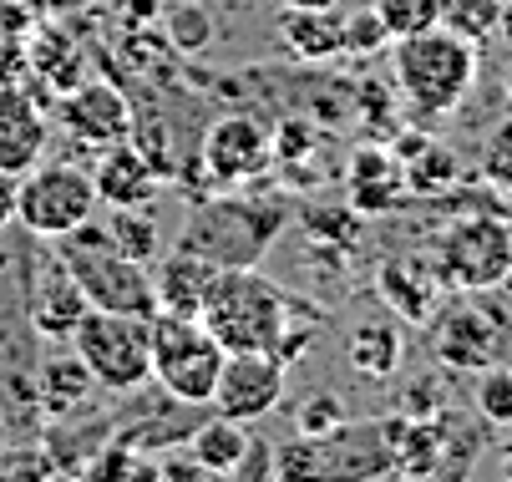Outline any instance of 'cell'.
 <instances>
[{"label":"cell","mask_w":512,"mask_h":482,"mask_svg":"<svg viewBox=\"0 0 512 482\" xmlns=\"http://www.w3.org/2000/svg\"><path fill=\"white\" fill-rule=\"evenodd\" d=\"M391 77H396L401 102L421 122H442L467 102V92L477 82V46L447 26L396 36L391 41Z\"/></svg>","instance_id":"1"},{"label":"cell","mask_w":512,"mask_h":482,"mask_svg":"<svg viewBox=\"0 0 512 482\" xmlns=\"http://www.w3.org/2000/svg\"><path fill=\"white\" fill-rule=\"evenodd\" d=\"M289 209L279 203V193L269 198H249V193H224L218 198H198L193 214L178 234V249L213 259L218 269H249L269 254V244L284 234Z\"/></svg>","instance_id":"2"},{"label":"cell","mask_w":512,"mask_h":482,"mask_svg":"<svg viewBox=\"0 0 512 482\" xmlns=\"http://www.w3.org/2000/svg\"><path fill=\"white\" fill-rule=\"evenodd\" d=\"M300 310L305 305L295 295L279 290L269 274H259V264H249V269H224L218 274V285H213V295H208L198 320L218 335L224 351H269L274 356Z\"/></svg>","instance_id":"3"},{"label":"cell","mask_w":512,"mask_h":482,"mask_svg":"<svg viewBox=\"0 0 512 482\" xmlns=\"http://www.w3.org/2000/svg\"><path fill=\"white\" fill-rule=\"evenodd\" d=\"M56 254L66 259V269L77 274V285L87 295L92 310H117V315H142V320H153L158 315V290H153V264H137L127 259L107 224H82V229H71L61 239H51Z\"/></svg>","instance_id":"4"},{"label":"cell","mask_w":512,"mask_h":482,"mask_svg":"<svg viewBox=\"0 0 512 482\" xmlns=\"http://www.w3.org/2000/svg\"><path fill=\"white\" fill-rule=\"evenodd\" d=\"M148 356H153V381L188 406H208L218 371H224V346L198 315H173L158 310L148 320Z\"/></svg>","instance_id":"5"},{"label":"cell","mask_w":512,"mask_h":482,"mask_svg":"<svg viewBox=\"0 0 512 482\" xmlns=\"http://www.w3.org/2000/svg\"><path fill=\"white\" fill-rule=\"evenodd\" d=\"M92 371L102 391H142L153 381V356H148V320L142 315H117V310H87L82 325L66 340Z\"/></svg>","instance_id":"6"},{"label":"cell","mask_w":512,"mask_h":482,"mask_svg":"<svg viewBox=\"0 0 512 482\" xmlns=\"http://www.w3.org/2000/svg\"><path fill=\"white\" fill-rule=\"evenodd\" d=\"M97 214V183L87 163L71 158H41L31 173H21V198H16V224L31 239H61L82 229Z\"/></svg>","instance_id":"7"},{"label":"cell","mask_w":512,"mask_h":482,"mask_svg":"<svg viewBox=\"0 0 512 482\" xmlns=\"http://www.w3.org/2000/svg\"><path fill=\"white\" fill-rule=\"evenodd\" d=\"M431 269H436L442 285L472 290V295L507 285V274H512V224L492 219V214L457 219L442 239H436Z\"/></svg>","instance_id":"8"},{"label":"cell","mask_w":512,"mask_h":482,"mask_svg":"<svg viewBox=\"0 0 512 482\" xmlns=\"http://www.w3.org/2000/svg\"><path fill=\"white\" fill-rule=\"evenodd\" d=\"M274 163V132L254 112H224L198 137V173L208 188H239Z\"/></svg>","instance_id":"9"},{"label":"cell","mask_w":512,"mask_h":482,"mask_svg":"<svg viewBox=\"0 0 512 482\" xmlns=\"http://www.w3.org/2000/svg\"><path fill=\"white\" fill-rule=\"evenodd\" d=\"M26 315L36 325L41 340H51V346H66L71 330L82 325V315L92 310L82 285H77V274L66 269V259L56 254L51 239H41V249L26 244Z\"/></svg>","instance_id":"10"},{"label":"cell","mask_w":512,"mask_h":482,"mask_svg":"<svg viewBox=\"0 0 512 482\" xmlns=\"http://www.w3.org/2000/svg\"><path fill=\"white\" fill-rule=\"evenodd\" d=\"M284 381H289V366L279 356H269V351H229L208 406L218 411V417L259 422V417H269V411H279Z\"/></svg>","instance_id":"11"},{"label":"cell","mask_w":512,"mask_h":482,"mask_svg":"<svg viewBox=\"0 0 512 482\" xmlns=\"http://www.w3.org/2000/svg\"><path fill=\"white\" fill-rule=\"evenodd\" d=\"M132 117H137L132 97L117 82H107V77H87V82H77L71 92L56 97V122L66 127L71 143H82L92 153L132 137Z\"/></svg>","instance_id":"12"},{"label":"cell","mask_w":512,"mask_h":482,"mask_svg":"<svg viewBox=\"0 0 512 482\" xmlns=\"http://www.w3.org/2000/svg\"><path fill=\"white\" fill-rule=\"evenodd\" d=\"M51 148V117H46V102L21 87V82H6L0 87V168L6 173H31Z\"/></svg>","instance_id":"13"},{"label":"cell","mask_w":512,"mask_h":482,"mask_svg":"<svg viewBox=\"0 0 512 482\" xmlns=\"http://www.w3.org/2000/svg\"><path fill=\"white\" fill-rule=\"evenodd\" d=\"M345 198L355 214H391L411 198V183H406V168L396 158V148L386 143H371V148H355L350 163H345Z\"/></svg>","instance_id":"14"},{"label":"cell","mask_w":512,"mask_h":482,"mask_svg":"<svg viewBox=\"0 0 512 482\" xmlns=\"http://www.w3.org/2000/svg\"><path fill=\"white\" fill-rule=\"evenodd\" d=\"M92 183H97V203H107V209H148V203L158 198L163 178L148 158H142V148L132 143V137H122V143L97 148Z\"/></svg>","instance_id":"15"},{"label":"cell","mask_w":512,"mask_h":482,"mask_svg":"<svg viewBox=\"0 0 512 482\" xmlns=\"http://www.w3.org/2000/svg\"><path fill=\"white\" fill-rule=\"evenodd\" d=\"M92 371L77 351H41L36 361V406H41V422H71L82 417V411L92 406Z\"/></svg>","instance_id":"16"},{"label":"cell","mask_w":512,"mask_h":482,"mask_svg":"<svg viewBox=\"0 0 512 482\" xmlns=\"http://www.w3.org/2000/svg\"><path fill=\"white\" fill-rule=\"evenodd\" d=\"M26 77L46 82V97H61L77 82H87V51L77 46V36H66L61 21H36L26 31Z\"/></svg>","instance_id":"17"},{"label":"cell","mask_w":512,"mask_h":482,"mask_svg":"<svg viewBox=\"0 0 512 482\" xmlns=\"http://www.w3.org/2000/svg\"><path fill=\"white\" fill-rule=\"evenodd\" d=\"M376 477L391 472V442L386 422H345L340 432L320 437V477Z\"/></svg>","instance_id":"18"},{"label":"cell","mask_w":512,"mask_h":482,"mask_svg":"<svg viewBox=\"0 0 512 482\" xmlns=\"http://www.w3.org/2000/svg\"><path fill=\"white\" fill-rule=\"evenodd\" d=\"M218 269L213 259L203 254H188V249H173L168 259H158L153 269V290H158V310H173V315H203L213 285H218Z\"/></svg>","instance_id":"19"},{"label":"cell","mask_w":512,"mask_h":482,"mask_svg":"<svg viewBox=\"0 0 512 482\" xmlns=\"http://www.w3.org/2000/svg\"><path fill=\"white\" fill-rule=\"evenodd\" d=\"M406 361V335L396 320H355L345 335V366L365 381H391Z\"/></svg>","instance_id":"20"},{"label":"cell","mask_w":512,"mask_h":482,"mask_svg":"<svg viewBox=\"0 0 512 482\" xmlns=\"http://www.w3.org/2000/svg\"><path fill=\"white\" fill-rule=\"evenodd\" d=\"M249 447H254L249 422L218 417V411H213V417H203V422L188 432V452H193V462H198L208 477H239Z\"/></svg>","instance_id":"21"},{"label":"cell","mask_w":512,"mask_h":482,"mask_svg":"<svg viewBox=\"0 0 512 482\" xmlns=\"http://www.w3.org/2000/svg\"><path fill=\"white\" fill-rule=\"evenodd\" d=\"M436 356L447 366H462V371L492 366V356H497L492 320H482L477 310H447L442 325H436Z\"/></svg>","instance_id":"22"},{"label":"cell","mask_w":512,"mask_h":482,"mask_svg":"<svg viewBox=\"0 0 512 482\" xmlns=\"http://www.w3.org/2000/svg\"><path fill=\"white\" fill-rule=\"evenodd\" d=\"M279 41H284L289 56H300V61L345 56V16H335V6H330V11H289V6H284Z\"/></svg>","instance_id":"23"},{"label":"cell","mask_w":512,"mask_h":482,"mask_svg":"<svg viewBox=\"0 0 512 482\" xmlns=\"http://www.w3.org/2000/svg\"><path fill=\"white\" fill-rule=\"evenodd\" d=\"M436 269H426V264H406V259H391V264H381V274H376V290H381V300L401 315V320H411V325H421V320H431V310H436Z\"/></svg>","instance_id":"24"},{"label":"cell","mask_w":512,"mask_h":482,"mask_svg":"<svg viewBox=\"0 0 512 482\" xmlns=\"http://www.w3.org/2000/svg\"><path fill=\"white\" fill-rule=\"evenodd\" d=\"M396 158H401V168H406V183H411V193H447L452 183H457V153L452 148H442L436 137H396Z\"/></svg>","instance_id":"25"},{"label":"cell","mask_w":512,"mask_h":482,"mask_svg":"<svg viewBox=\"0 0 512 482\" xmlns=\"http://www.w3.org/2000/svg\"><path fill=\"white\" fill-rule=\"evenodd\" d=\"M107 234H112V244H117L127 259H137V264H158V254H163V224H158L148 209H112Z\"/></svg>","instance_id":"26"},{"label":"cell","mask_w":512,"mask_h":482,"mask_svg":"<svg viewBox=\"0 0 512 482\" xmlns=\"http://www.w3.org/2000/svg\"><path fill=\"white\" fill-rule=\"evenodd\" d=\"M163 41H168L173 51H183V56L208 51V41H213V16H208V6H198V0L168 6V11H163Z\"/></svg>","instance_id":"27"},{"label":"cell","mask_w":512,"mask_h":482,"mask_svg":"<svg viewBox=\"0 0 512 482\" xmlns=\"http://www.w3.org/2000/svg\"><path fill=\"white\" fill-rule=\"evenodd\" d=\"M442 26L467 36L472 46H482L492 31H502L497 21V0H442Z\"/></svg>","instance_id":"28"},{"label":"cell","mask_w":512,"mask_h":482,"mask_svg":"<svg viewBox=\"0 0 512 482\" xmlns=\"http://www.w3.org/2000/svg\"><path fill=\"white\" fill-rule=\"evenodd\" d=\"M371 6L386 21L391 41L396 36H416L426 26H442V0H371Z\"/></svg>","instance_id":"29"},{"label":"cell","mask_w":512,"mask_h":482,"mask_svg":"<svg viewBox=\"0 0 512 482\" xmlns=\"http://www.w3.org/2000/svg\"><path fill=\"white\" fill-rule=\"evenodd\" d=\"M477 417L492 427H512V366H482L477 376Z\"/></svg>","instance_id":"30"},{"label":"cell","mask_w":512,"mask_h":482,"mask_svg":"<svg viewBox=\"0 0 512 482\" xmlns=\"http://www.w3.org/2000/svg\"><path fill=\"white\" fill-rule=\"evenodd\" d=\"M350 417H345V406H340V396L335 391H315V396H305L300 406H295V432L300 437H330V432H340Z\"/></svg>","instance_id":"31"},{"label":"cell","mask_w":512,"mask_h":482,"mask_svg":"<svg viewBox=\"0 0 512 482\" xmlns=\"http://www.w3.org/2000/svg\"><path fill=\"white\" fill-rule=\"evenodd\" d=\"M386 46H391V31H386V21L376 16V6L345 16V56H376V51H386Z\"/></svg>","instance_id":"32"},{"label":"cell","mask_w":512,"mask_h":482,"mask_svg":"<svg viewBox=\"0 0 512 482\" xmlns=\"http://www.w3.org/2000/svg\"><path fill=\"white\" fill-rule=\"evenodd\" d=\"M269 472H284V477H320V442L295 432V442H284L279 452H269Z\"/></svg>","instance_id":"33"},{"label":"cell","mask_w":512,"mask_h":482,"mask_svg":"<svg viewBox=\"0 0 512 482\" xmlns=\"http://www.w3.org/2000/svg\"><path fill=\"white\" fill-rule=\"evenodd\" d=\"M482 173H487L497 188L512 193V122H502V127L492 132V143H487V153H482Z\"/></svg>","instance_id":"34"},{"label":"cell","mask_w":512,"mask_h":482,"mask_svg":"<svg viewBox=\"0 0 512 482\" xmlns=\"http://www.w3.org/2000/svg\"><path fill=\"white\" fill-rule=\"evenodd\" d=\"M21 6H26L36 21H71V16H82L92 0H21Z\"/></svg>","instance_id":"35"},{"label":"cell","mask_w":512,"mask_h":482,"mask_svg":"<svg viewBox=\"0 0 512 482\" xmlns=\"http://www.w3.org/2000/svg\"><path fill=\"white\" fill-rule=\"evenodd\" d=\"M16 198H21V173L0 168V229L16 224Z\"/></svg>","instance_id":"36"},{"label":"cell","mask_w":512,"mask_h":482,"mask_svg":"<svg viewBox=\"0 0 512 482\" xmlns=\"http://www.w3.org/2000/svg\"><path fill=\"white\" fill-rule=\"evenodd\" d=\"M289 11H330V6H340V0H284Z\"/></svg>","instance_id":"37"},{"label":"cell","mask_w":512,"mask_h":482,"mask_svg":"<svg viewBox=\"0 0 512 482\" xmlns=\"http://www.w3.org/2000/svg\"><path fill=\"white\" fill-rule=\"evenodd\" d=\"M497 21L512 31V0H497Z\"/></svg>","instance_id":"38"},{"label":"cell","mask_w":512,"mask_h":482,"mask_svg":"<svg viewBox=\"0 0 512 482\" xmlns=\"http://www.w3.org/2000/svg\"><path fill=\"white\" fill-rule=\"evenodd\" d=\"M502 87H507V97H512V61H507V77H502Z\"/></svg>","instance_id":"39"},{"label":"cell","mask_w":512,"mask_h":482,"mask_svg":"<svg viewBox=\"0 0 512 482\" xmlns=\"http://www.w3.org/2000/svg\"><path fill=\"white\" fill-rule=\"evenodd\" d=\"M0 234H6V229H0ZM0 259H6V239H0Z\"/></svg>","instance_id":"40"},{"label":"cell","mask_w":512,"mask_h":482,"mask_svg":"<svg viewBox=\"0 0 512 482\" xmlns=\"http://www.w3.org/2000/svg\"><path fill=\"white\" fill-rule=\"evenodd\" d=\"M0 447H6V437H0Z\"/></svg>","instance_id":"41"}]
</instances>
